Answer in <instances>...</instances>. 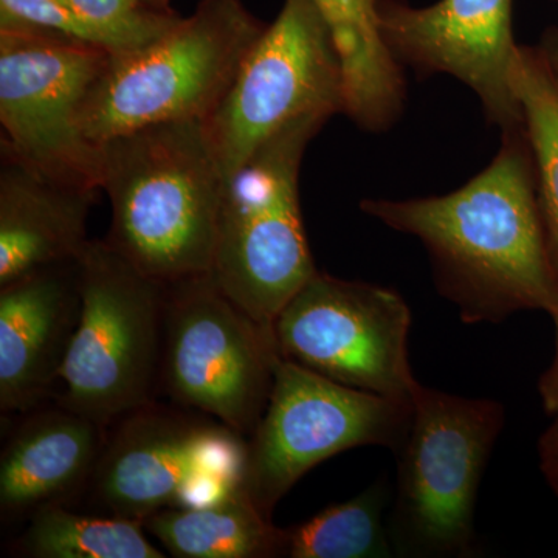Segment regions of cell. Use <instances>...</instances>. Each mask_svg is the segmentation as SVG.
Masks as SVG:
<instances>
[{
    "instance_id": "1",
    "label": "cell",
    "mask_w": 558,
    "mask_h": 558,
    "mask_svg": "<svg viewBox=\"0 0 558 558\" xmlns=\"http://www.w3.org/2000/svg\"><path fill=\"white\" fill-rule=\"evenodd\" d=\"M524 137L502 134L486 170L446 196L362 202L371 218L422 241L439 292L470 325L546 311L558 293Z\"/></svg>"
},
{
    "instance_id": "2",
    "label": "cell",
    "mask_w": 558,
    "mask_h": 558,
    "mask_svg": "<svg viewBox=\"0 0 558 558\" xmlns=\"http://www.w3.org/2000/svg\"><path fill=\"white\" fill-rule=\"evenodd\" d=\"M100 149L101 190L112 205L106 241L161 282L208 274L226 178L207 121L149 124Z\"/></svg>"
},
{
    "instance_id": "3",
    "label": "cell",
    "mask_w": 558,
    "mask_h": 558,
    "mask_svg": "<svg viewBox=\"0 0 558 558\" xmlns=\"http://www.w3.org/2000/svg\"><path fill=\"white\" fill-rule=\"evenodd\" d=\"M264 28L242 0H202L148 46L110 54L81 110V130L100 146L149 124L207 121Z\"/></svg>"
},
{
    "instance_id": "4",
    "label": "cell",
    "mask_w": 558,
    "mask_h": 558,
    "mask_svg": "<svg viewBox=\"0 0 558 558\" xmlns=\"http://www.w3.org/2000/svg\"><path fill=\"white\" fill-rule=\"evenodd\" d=\"M328 120L293 121L226 180L209 274L238 306L270 328L318 271L301 215L299 179L304 150Z\"/></svg>"
},
{
    "instance_id": "5",
    "label": "cell",
    "mask_w": 558,
    "mask_h": 558,
    "mask_svg": "<svg viewBox=\"0 0 558 558\" xmlns=\"http://www.w3.org/2000/svg\"><path fill=\"white\" fill-rule=\"evenodd\" d=\"M81 315L61 371L65 409L109 428L160 392L165 286L89 241L78 260Z\"/></svg>"
},
{
    "instance_id": "6",
    "label": "cell",
    "mask_w": 558,
    "mask_h": 558,
    "mask_svg": "<svg viewBox=\"0 0 558 558\" xmlns=\"http://www.w3.org/2000/svg\"><path fill=\"white\" fill-rule=\"evenodd\" d=\"M505 421V407L497 400L417 388L410 429L398 451V497L388 527L395 553H475L476 497Z\"/></svg>"
},
{
    "instance_id": "7",
    "label": "cell",
    "mask_w": 558,
    "mask_h": 558,
    "mask_svg": "<svg viewBox=\"0 0 558 558\" xmlns=\"http://www.w3.org/2000/svg\"><path fill=\"white\" fill-rule=\"evenodd\" d=\"M247 438L216 418L153 402L117 418L86 490L109 515L201 508L242 486Z\"/></svg>"
},
{
    "instance_id": "8",
    "label": "cell",
    "mask_w": 558,
    "mask_h": 558,
    "mask_svg": "<svg viewBox=\"0 0 558 558\" xmlns=\"http://www.w3.org/2000/svg\"><path fill=\"white\" fill-rule=\"evenodd\" d=\"M281 357L274 328L223 293L211 274L165 286L160 392L244 438L263 417Z\"/></svg>"
},
{
    "instance_id": "9",
    "label": "cell",
    "mask_w": 558,
    "mask_h": 558,
    "mask_svg": "<svg viewBox=\"0 0 558 558\" xmlns=\"http://www.w3.org/2000/svg\"><path fill=\"white\" fill-rule=\"evenodd\" d=\"M411 417L413 402L347 387L279 357L269 403L247 438L242 486L270 517L279 499L326 459L362 446L398 453Z\"/></svg>"
},
{
    "instance_id": "10",
    "label": "cell",
    "mask_w": 558,
    "mask_h": 558,
    "mask_svg": "<svg viewBox=\"0 0 558 558\" xmlns=\"http://www.w3.org/2000/svg\"><path fill=\"white\" fill-rule=\"evenodd\" d=\"M344 112L343 69L328 24L312 0H284L242 61L207 120L229 180L263 143L307 116Z\"/></svg>"
},
{
    "instance_id": "11",
    "label": "cell",
    "mask_w": 558,
    "mask_h": 558,
    "mask_svg": "<svg viewBox=\"0 0 558 558\" xmlns=\"http://www.w3.org/2000/svg\"><path fill=\"white\" fill-rule=\"evenodd\" d=\"M109 51L25 31L0 28L2 146L54 180L101 190V149L80 117Z\"/></svg>"
},
{
    "instance_id": "12",
    "label": "cell",
    "mask_w": 558,
    "mask_h": 558,
    "mask_svg": "<svg viewBox=\"0 0 558 558\" xmlns=\"http://www.w3.org/2000/svg\"><path fill=\"white\" fill-rule=\"evenodd\" d=\"M411 311L396 290L317 274L274 323L279 355L319 376L413 402Z\"/></svg>"
},
{
    "instance_id": "13",
    "label": "cell",
    "mask_w": 558,
    "mask_h": 558,
    "mask_svg": "<svg viewBox=\"0 0 558 558\" xmlns=\"http://www.w3.org/2000/svg\"><path fill=\"white\" fill-rule=\"evenodd\" d=\"M512 9L513 0H439L422 9L380 0V32L400 68L461 81L506 134L524 130L512 89L520 49L513 40Z\"/></svg>"
},
{
    "instance_id": "14",
    "label": "cell",
    "mask_w": 558,
    "mask_h": 558,
    "mask_svg": "<svg viewBox=\"0 0 558 558\" xmlns=\"http://www.w3.org/2000/svg\"><path fill=\"white\" fill-rule=\"evenodd\" d=\"M76 260L33 271L0 288L3 413L38 409L61 380L81 315Z\"/></svg>"
},
{
    "instance_id": "15",
    "label": "cell",
    "mask_w": 558,
    "mask_h": 558,
    "mask_svg": "<svg viewBox=\"0 0 558 558\" xmlns=\"http://www.w3.org/2000/svg\"><path fill=\"white\" fill-rule=\"evenodd\" d=\"M97 193L43 174L2 146L0 288L33 271L73 263L89 244Z\"/></svg>"
},
{
    "instance_id": "16",
    "label": "cell",
    "mask_w": 558,
    "mask_h": 558,
    "mask_svg": "<svg viewBox=\"0 0 558 558\" xmlns=\"http://www.w3.org/2000/svg\"><path fill=\"white\" fill-rule=\"evenodd\" d=\"M0 458L3 519L32 515L86 490L108 428L57 403L28 411Z\"/></svg>"
},
{
    "instance_id": "17",
    "label": "cell",
    "mask_w": 558,
    "mask_h": 558,
    "mask_svg": "<svg viewBox=\"0 0 558 558\" xmlns=\"http://www.w3.org/2000/svg\"><path fill=\"white\" fill-rule=\"evenodd\" d=\"M343 69L344 112L368 131L395 123L405 101L402 70L380 32V0H312Z\"/></svg>"
},
{
    "instance_id": "18",
    "label": "cell",
    "mask_w": 558,
    "mask_h": 558,
    "mask_svg": "<svg viewBox=\"0 0 558 558\" xmlns=\"http://www.w3.org/2000/svg\"><path fill=\"white\" fill-rule=\"evenodd\" d=\"M143 527L172 557H282V529L260 512L244 486L213 505L157 510Z\"/></svg>"
},
{
    "instance_id": "19",
    "label": "cell",
    "mask_w": 558,
    "mask_h": 558,
    "mask_svg": "<svg viewBox=\"0 0 558 558\" xmlns=\"http://www.w3.org/2000/svg\"><path fill=\"white\" fill-rule=\"evenodd\" d=\"M512 89L523 116L539 215L558 282V70L548 51L520 47Z\"/></svg>"
},
{
    "instance_id": "20",
    "label": "cell",
    "mask_w": 558,
    "mask_h": 558,
    "mask_svg": "<svg viewBox=\"0 0 558 558\" xmlns=\"http://www.w3.org/2000/svg\"><path fill=\"white\" fill-rule=\"evenodd\" d=\"M142 520L70 512L64 505L33 512L17 550L35 558H165L143 534Z\"/></svg>"
},
{
    "instance_id": "21",
    "label": "cell",
    "mask_w": 558,
    "mask_h": 558,
    "mask_svg": "<svg viewBox=\"0 0 558 558\" xmlns=\"http://www.w3.org/2000/svg\"><path fill=\"white\" fill-rule=\"evenodd\" d=\"M384 481L359 497L329 506L299 526L282 529V557L373 558L395 556L384 526Z\"/></svg>"
},
{
    "instance_id": "22",
    "label": "cell",
    "mask_w": 558,
    "mask_h": 558,
    "mask_svg": "<svg viewBox=\"0 0 558 558\" xmlns=\"http://www.w3.org/2000/svg\"><path fill=\"white\" fill-rule=\"evenodd\" d=\"M94 28L112 54L142 49L170 32L182 16L146 0H61Z\"/></svg>"
},
{
    "instance_id": "23",
    "label": "cell",
    "mask_w": 558,
    "mask_h": 558,
    "mask_svg": "<svg viewBox=\"0 0 558 558\" xmlns=\"http://www.w3.org/2000/svg\"><path fill=\"white\" fill-rule=\"evenodd\" d=\"M0 28L43 33L109 51L101 36L61 0H0Z\"/></svg>"
},
{
    "instance_id": "24",
    "label": "cell",
    "mask_w": 558,
    "mask_h": 558,
    "mask_svg": "<svg viewBox=\"0 0 558 558\" xmlns=\"http://www.w3.org/2000/svg\"><path fill=\"white\" fill-rule=\"evenodd\" d=\"M546 312L553 318L554 328H556V352L548 371L539 379L538 391L545 410L556 416L558 414V293Z\"/></svg>"
},
{
    "instance_id": "25",
    "label": "cell",
    "mask_w": 558,
    "mask_h": 558,
    "mask_svg": "<svg viewBox=\"0 0 558 558\" xmlns=\"http://www.w3.org/2000/svg\"><path fill=\"white\" fill-rule=\"evenodd\" d=\"M539 469L558 497V414L539 439Z\"/></svg>"
},
{
    "instance_id": "26",
    "label": "cell",
    "mask_w": 558,
    "mask_h": 558,
    "mask_svg": "<svg viewBox=\"0 0 558 558\" xmlns=\"http://www.w3.org/2000/svg\"><path fill=\"white\" fill-rule=\"evenodd\" d=\"M150 5L160 10H171L170 0H146Z\"/></svg>"
},
{
    "instance_id": "27",
    "label": "cell",
    "mask_w": 558,
    "mask_h": 558,
    "mask_svg": "<svg viewBox=\"0 0 558 558\" xmlns=\"http://www.w3.org/2000/svg\"><path fill=\"white\" fill-rule=\"evenodd\" d=\"M546 51H548L550 61L554 62V65H556V69L558 70V43L553 44V47Z\"/></svg>"
}]
</instances>
